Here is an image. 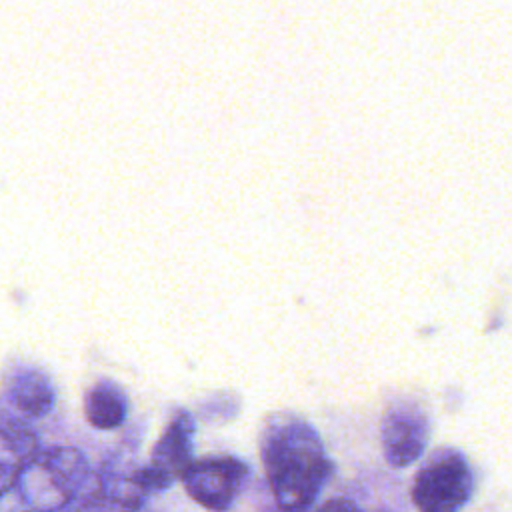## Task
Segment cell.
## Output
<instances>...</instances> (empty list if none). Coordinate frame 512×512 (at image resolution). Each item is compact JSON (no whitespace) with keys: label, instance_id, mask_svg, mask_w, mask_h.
Instances as JSON below:
<instances>
[{"label":"cell","instance_id":"6da1fadb","mask_svg":"<svg viewBox=\"0 0 512 512\" xmlns=\"http://www.w3.org/2000/svg\"><path fill=\"white\" fill-rule=\"evenodd\" d=\"M262 466L282 512H308L334 472L316 428L294 414L268 418L260 440Z\"/></svg>","mask_w":512,"mask_h":512},{"label":"cell","instance_id":"7a4b0ae2","mask_svg":"<svg viewBox=\"0 0 512 512\" xmlns=\"http://www.w3.org/2000/svg\"><path fill=\"white\" fill-rule=\"evenodd\" d=\"M90 466L74 446L42 448L16 482V492L30 512H58L82 494Z\"/></svg>","mask_w":512,"mask_h":512},{"label":"cell","instance_id":"3957f363","mask_svg":"<svg viewBox=\"0 0 512 512\" xmlns=\"http://www.w3.org/2000/svg\"><path fill=\"white\" fill-rule=\"evenodd\" d=\"M472 490L474 474L466 456L454 448H442L418 470L412 502L418 512H460Z\"/></svg>","mask_w":512,"mask_h":512},{"label":"cell","instance_id":"277c9868","mask_svg":"<svg viewBox=\"0 0 512 512\" xmlns=\"http://www.w3.org/2000/svg\"><path fill=\"white\" fill-rule=\"evenodd\" d=\"M148 494L144 466L114 456L86 482L72 512H138Z\"/></svg>","mask_w":512,"mask_h":512},{"label":"cell","instance_id":"5b68a950","mask_svg":"<svg viewBox=\"0 0 512 512\" xmlns=\"http://www.w3.org/2000/svg\"><path fill=\"white\" fill-rule=\"evenodd\" d=\"M246 462L234 456H208L192 462L184 474L186 494L212 512H226L248 480Z\"/></svg>","mask_w":512,"mask_h":512},{"label":"cell","instance_id":"8992f818","mask_svg":"<svg viewBox=\"0 0 512 512\" xmlns=\"http://www.w3.org/2000/svg\"><path fill=\"white\" fill-rule=\"evenodd\" d=\"M194 428V418L186 410L174 412L162 436L156 440L148 464H144V478L150 492H162L184 478L194 462Z\"/></svg>","mask_w":512,"mask_h":512},{"label":"cell","instance_id":"52a82bcc","mask_svg":"<svg viewBox=\"0 0 512 512\" xmlns=\"http://www.w3.org/2000/svg\"><path fill=\"white\" fill-rule=\"evenodd\" d=\"M430 436V422L424 408L414 400H394L384 410L380 422V440L384 458L392 468L414 464Z\"/></svg>","mask_w":512,"mask_h":512},{"label":"cell","instance_id":"ba28073f","mask_svg":"<svg viewBox=\"0 0 512 512\" xmlns=\"http://www.w3.org/2000/svg\"><path fill=\"white\" fill-rule=\"evenodd\" d=\"M40 442L36 432L20 418L4 416L0 428V482L2 494L16 488L20 474L38 456Z\"/></svg>","mask_w":512,"mask_h":512},{"label":"cell","instance_id":"9c48e42d","mask_svg":"<svg viewBox=\"0 0 512 512\" xmlns=\"http://www.w3.org/2000/svg\"><path fill=\"white\" fill-rule=\"evenodd\" d=\"M6 400L24 418H42L52 412L56 390L40 368H14L6 378Z\"/></svg>","mask_w":512,"mask_h":512},{"label":"cell","instance_id":"30bf717a","mask_svg":"<svg viewBox=\"0 0 512 512\" xmlns=\"http://www.w3.org/2000/svg\"><path fill=\"white\" fill-rule=\"evenodd\" d=\"M84 416L98 430H114L128 416V396L114 380L100 378L84 394Z\"/></svg>","mask_w":512,"mask_h":512},{"label":"cell","instance_id":"8fae6325","mask_svg":"<svg viewBox=\"0 0 512 512\" xmlns=\"http://www.w3.org/2000/svg\"><path fill=\"white\" fill-rule=\"evenodd\" d=\"M314 512H362V510L352 500L332 498V500H326L324 504H320Z\"/></svg>","mask_w":512,"mask_h":512},{"label":"cell","instance_id":"7c38bea8","mask_svg":"<svg viewBox=\"0 0 512 512\" xmlns=\"http://www.w3.org/2000/svg\"><path fill=\"white\" fill-rule=\"evenodd\" d=\"M28 512H30V510H28Z\"/></svg>","mask_w":512,"mask_h":512}]
</instances>
